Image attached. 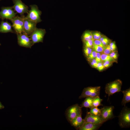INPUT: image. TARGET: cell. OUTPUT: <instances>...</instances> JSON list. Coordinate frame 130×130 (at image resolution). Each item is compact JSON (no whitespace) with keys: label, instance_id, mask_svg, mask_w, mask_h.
Masks as SVG:
<instances>
[{"label":"cell","instance_id":"1","mask_svg":"<svg viewBox=\"0 0 130 130\" xmlns=\"http://www.w3.org/2000/svg\"><path fill=\"white\" fill-rule=\"evenodd\" d=\"M119 126L122 128L129 127L130 126V109L124 106L118 117Z\"/></svg>","mask_w":130,"mask_h":130},{"label":"cell","instance_id":"2","mask_svg":"<svg viewBox=\"0 0 130 130\" xmlns=\"http://www.w3.org/2000/svg\"><path fill=\"white\" fill-rule=\"evenodd\" d=\"M29 6L30 9L29 10L26 17L37 24L41 22L42 21L40 17L42 12L39 9L38 6L35 4Z\"/></svg>","mask_w":130,"mask_h":130},{"label":"cell","instance_id":"3","mask_svg":"<svg viewBox=\"0 0 130 130\" xmlns=\"http://www.w3.org/2000/svg\"><path fill=\"white\" fill-rule=\"evenodd\" d=\"M122 82L119 79L107 84L105 87V91L109 97L115 93L121 91Z\"/></svg>","mask_w":130,"mask_h":130},{"label":"cell","instance_id":"4","mask_svg":"<svg viewBox=\"0 0 130 130\" xmlns=\"http://www.w3.org/2000/svg\"><path fill=\"white\" fill-rule=\"evenodd\" d=\"M46 33L45 29L36 27L29 35L32 46L36 43L43 42Z\"/></svg>","mask_w":130,"mask_h":130},{"label":"cell","instance_id":"5","mask_svg":"<svg viewBox=\"0 0 130 130\" xmlns=\"http://www.w3.org/2000/svg\"><path fill=\"white\" fill-rule=\"evenodd\" d=\"M81 107L76 104L69 107L66 112L67 119L69 122L76 117L82 114Z\"/></svg>","mask_w":130,"mask_h":130},{"label":"cell","instance_id":"6","mask_svg":"<svg viewBox=\"0 0 130 130\" xmlns=\"http://www.w3.org/2000/svg\"><path fill=\"white\" fill-rule=\"evenodd\" d=\"M101 87L100 86L89 87L84 88L79 98L87 97H95L99 96Z\"/></svg>","mask_w":130,"mask_h":130},{"label":"cell","instance_id":"7","mask_svg":"<svg viewBox=\"0 0 130 130\" xmlns=\"http://www.w3.org/2000/svg\"><path fill=\"white\" fill-rule=\"evenodd\" d=\"M16 16L9 20L12 22V27L16 34L23 32L24 17Z\"/></svg>","mask_w":130,"mask_h":130},{"label":"cell","instance_id":"8","mask_svg":"<svg viewBox=\"0 0 130 130\" xmlns=\"http://www.w3.org/2000/svg\"><path fill=\"white\" fill-rule=\"evenodd\" d=\"M114 109V106H104L100 109L99 116L104 122L115 117L113 113Z\"/></svg>","mask_w":130,"mask_h":130},{"label":"cell","instance_id":"9","mask_svg":"<svg viewBox=\"0 0 130 130\" xmlns=\"http://www.w3.org/2000/svg\"><path fill=\"white\" fill-rule=\"evenodd\" d=\"M13 4L12 6L14 10L20 14L21 16H24V14L27 13L28 10V6L24 3L21 0H12Z\"/></svg>","mask_w":130,"mask_h":130},{"label":"cell","instance_id":"10","mask_svg":"<svg viewBox=\"0 0 130 130\" xmlns=\"http://www.w3.org/2000/svg\"><path fill=\"white\" fill-rule=\"evenodd\" d=\"M12 6L4 7H1L0 11V18L4 20L5 19L9 20L16 16L17 13L13 9Z\"/></svg>","mask_w":130,"mask_h":130},{"label":"cell","instance_id":"11","mask_svg":"<svg viewBox=\"0 0 130 130\" xmlns=\"http://www.w3.org/2000/svg\"><path fill=\"white\" fill-rule=\"evenodd\" d=\"M18 44L20 46L31 48L32 46L29 36L22 32L16 34Z\"/></svg>","mask_w":130,"mask_h":130},{"label":"cell","instance_id":"12","mask_svg":"<svg viewBox=\"0 0 130 130\" xmlns=\"http://www.w3.org/2000/svg\"><path fill=\"white\" fill-rule=\"evenodd\" d=\"M36 24V23L27 19L24 16L23 32L29 36L37 27Z\"/></svg>","mask_w":130,"mask_h":130},{"label":"cell","instance_id":"13","mask_svg":"<svg viewBox=\"0 0 130 130\" xmlns=\"http://www.w3.org/2000/svg\"><path fill=\"white\" fill-rule=\"evenodd\" d=\"M85 122L90 123L96 124H102L104 122L99 116L92 115L87 112L86 115L84 119Z\"/></svg>","mask_w":130,"mask_h":130},{"label":"cell","instance_id":"14","mask_svg":"<svg viewBox=\"0 0 130 130\" xmlns=\"http://www.w3.org/2000/svg\"><path fill=\"white\" fill-rule=\"evenodd\" d=\"M11 24L7 21H4L2 20L0 24V33H15L14 31L13 30Z\"/></svg>","mask_w":130,"mask_h":130},{"label":"cell","instance_id":"15","mask_svg":"<svg viewBox=\"0 0 130 130\" xmlns=\"http://www.w3.org/2000/svg\"><path fill=\"white\" fill-rule=\"evenodd\" d=\"M84 123V119L82 118L81 114L73 118L70 122L71 125L77 129H79Z\"/></svg>","mask_w":130,"mask_h":130},{"label":"cell","instance_id":"16","mask_svg":"<svg viewBox=\"0 0 130 130\" xmlns=\"http://www.w3.org/2000/svg\"><path fill=\"white\" fill-rule=\"evenodd\" d=\"M102 124H96L90 123L85 122L79 129V130H97Z\"/></svg>","mask_w":130,"mask_h":130},{"label":"cell","instance_id":"17","mask_svg":"<svg viewBox=\"0 0 130 130\" xmlns=\"http://www.w3.org/2000/svg\"><path fill=\"white\" fill-rule=\"evenodd\" d=\"M121 91L123 94V98L121 102V104L125 106L127 103L130 102V88Z\"/></svg>","mask_w":130,"mask_h":130},{"label":"cell","instance_id":"18","mask_svg":"<svg viewBox=\"0 0 130 130\" xmlns=\"http://www.w3.org/2000/svg\"><path fill=\"white\" fill-rule=\"evenodd\" d=\"M94 98L90 97L86 98L81 105V106L82 108L84 107L90 109L92 108L93 107V101Z\"/></svg>","mask_w":130,"mask_h":130},{"label":"cell","instance_id":"19","mask_svg":"<svg viewBox=\"0 0 130 130\" xmlns=\"http://www.w3.org/2000/svg\"><path fill=\"white\" fill-rule=\"evenodd\" d=\"M82 39L83 42L90 39H93L92 32L88 31H85L83 34Z\"/></svg>","mask_w":130,"mask_h":130},{"label":"cell","instance_id":"20","mask_svg":"<svg viewBox=\"0 0 130 130\" xmlns=\"http://www.w3.org/2000/svg\"><path fill=\"white\" fill-rule=\"evenodd\" d=\"M102 101V99H101L99 96L94 97L93 101V107H97L100 106H103V105L101 104Z\"/></svg>","mask_w":130,"mask_h":130},{"label":"cell","instance_id":"21","mask_svg":"<svg viewBox=\"0 0 130 130\" xmlns=\"http://www.w3.org/2000/svg\"><path fill=\"white\" fill-rule=\"evenodd\" d=\"M101 59L103 62L109 61L116 62L110 56L109 54H105L103 53H101Z\"/></svg>","mask_w":130,"mask_h":130},{"label":"cell","instance_id":"22","mask_svg":"<svg viewBox=\"0 0 130 130\" xmlns=\"http://www.w3.org/2000/svg\"><path fill=\"white\" fill-rule=\"evenodd\" d=\"M89 112L91 114L96 116H99L100 113V109L97 107H92L91 108Z\"/></svg>","mask_w":130,"mask_h":130},{"label":"cell","instance_id":"23","mask_svg":"<svg viewBox=\"0 0 130 130\" xmlns=\"http://www.w3.org/2000/svg\"><path fill=\"white\" fill-rule=\"evenodd\" d=\"M105 46L109 45L110 43V40L106 37L103 36L99 40Z\"/></svg>","mask_w":130,"mask_h":130},{"label":"cell","instance_id":"24","mask_svg":"<svg viewBox=\"0 0 130 130\" xmlns=\"http://www.w3.org/2000/svg\"><path fill=\"white\" fill-rule=\"evenodd\" d=\"M93 50L96 52L102 53L104 49L102 47L97 45L93 44L92 47Z\"/></svg>","mask_w":130,"mask_h":130},{"label":"cell","instance_id":"25","mask_svg":"<svg viewBox=\"0 0 130 130\" xmlns=\"http://www.w3.org/2000/svg\"><path fill=\"white\" fill-rule=\"evenodd\" d=\"M93 50V48L84 46L83 51L84 54L86 58L90 54Z\"/></svg>","mask_w":130,"mask_h":130},{"label":"cell","instance_id":"26","mask_svg":"<svg viewBox=\"0 0 130 130\" xmlns=\"http://www.w3.org/2000/svg\"><path fill=\"white\" fill-rule=\"evenodd\" d=\"M93 39L94 40H99L103 36L102 34L99 32H92Z\"/></svg>","mask_w":130,"mask_h":130},{"label":"cell","instance_id":"27","mask_svg":"<svg viewBox=\"0 0 130 130\" xmlns=\"http://www.w3.org/2000/svg\"><path fill=\"white\" fill-rule=\"evenodd\" d=\"M109 55L110 57L116 62L118 56L117 52L116 51L112 52L109 54Z\"/></svg>","mask_w":130,"mask_h":130},{"label":"cell","instance_id":"28","mask_svg":"<svg viewBox=\"0 0 130 130\" xmlns=\"http://www.w3.org/2000/svg\"><path fill=\"white\" fill-rule=\"evenodd\" d=\"M93 39H90L84 42V46L92 48L93 45Z\"/></svg>","mask_w":130,"mask_h":130},{"label":"cell","instance_id":"29","mask_svg":"<svg viewBox=\"0 0 130 130\" xmlns=\"http://www.w3.org/2000/svg\"><path fill=\"white\" fill-rule=\"evenodd\" d=\"M97 52L93 50L90 55L87 57L88 61H89L92 59H94L96 57Z\"/></svg>","mask_w":130,"mask_h":130},{"label":"cell","instance_id":"30","mask_svg":"<svg viewBox=\"0 0 130 130\" xmlns=\"http://www.w3.org/2000/svg\"><path fill=\"white\" fill-rule=\"evenodd\" d=\"M109 45L110 49L112 52L116 51L117 46L115 42H110Z\"/></svg>","mask_w":130,"mask_h":130},{"label":"cell","instance_id":"31","mask_svg":"<svg viewBox=\"0 0 130 130\" xmlns=\"http://www.w3.org/2000/svg\"><path fill=\"white\" fill-rule=\"evenodd\" d=\"M113 62L107 61L103 62V65L104 69H106L111 66Z\"/></svg>","mask_w":130,"mask_h":130},{"label":"cell","instance_id":"32","mask_svg":"<svg viewBox=\"0 0 130 130\" xmlns=\"http://www.w3.org/2000/svg\"><path fill=\"white\" fill-rule=\"evenodd\" d=\"M111 52L108 45L105 47L102 53L105 54H109Z\"/></svg>","mask_w":130,"mask_h":130},{"label":"cell","instance_id":"33","mask_svg":"<svg viewBox=\"0 0 130 130\" xmlns=\"http://www.w3.org/2000/svg\"><path fill=\"white\" fill-rule=\"evenodd\" d=\"M93 44L95 45L101 46L104 49L105 47L103 45L102 42L99 40H93Z\"/></svg>","mask_w":130,"mask_h":130},{"label":"cell","instance_id":"34","mask_svg":"<svg viewBox=\"0 0 130 130\" xmlns=\"http://www.w3.org/2000/svg\"><path fill=\"white\" fill-rule=\"evenodd\" d=\"M103 63V62H100L98 63L96 68L99 71H102L104 69Z\"/></svg>","mask_w":130,"mask_h":130},{"label":"cell","instance_id":"35","mask_svg":"<svg viewBox=\"0 0 130 130\" xmlns=\"http://www.w3.org/2000/svg\"><path fill=\"white\" fill-rule=\"evenodd\" d=\"M101 53L97 52L96 55L95 59L98 63L100 62H103L101 59Z\"/></svg>","mask_w":130,"mask_h":130},{"label":"cell","instance_id":"36","mask_svg":"<svg viewBox=\"0 0 130 130\" xmlns=\"http://www.w3.org/2000/svg\"><path fill=\"white\" fill-rule=\"evenodd\" d=\"M4 108V106L0 102V109H3Z\"/></svg>","mask_w":130,"mask_h":130},{"label":"cell","instance_id":"37","mask_svg":"<svg viewBox=\"0 0 130 130\" xmlns=\"http://www.w3.org/2000/svg\"><path fill=\"white\" fill-rule=\"evenodd\" d=\"M1 45V44L0 43V45Z\"/></svg>","mask_w":130,"mask_h":130},{"label":"cell","instance_id":"38","mask_svg":"<svg viewBox=\"0 0 130 130\" xmlns=\"http://www.w3.org/2000/svg\"><path fill=\"white\" fill-rule=\"evenodd\" d=\"M1 0H0V1H1Z\"/></svg>","mask_w":130,"mask_h":130}]
</instances>
